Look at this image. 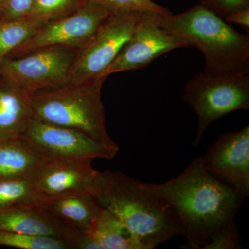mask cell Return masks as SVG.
Masks as SVG:
<instances>
[{"instance_id": "25", "label": "cell", "mask_w": 249, "mask_h": 249, "mask_svg": "<svg viewBox=\"0 0 249 249\" xmlns=\"http://www.w3.org/2000/svg\"><path fill=\"white\" fill-rule=\"evenodd\" d=\"M34 0H4L0 7V21H9L26 17L30 12Z\"/></svg>"}, {"instance_id": "4", "label": "cell", "mask_w": 249, "mask_h": 249, "mask_svg": "<svg viewBox=\"0 0 249 249\" xmlns=\"http://www.w3.org/2000/svg\"><path fill=\"white\" fill-rule=\"evenodd\" d=\"M107 77L41 90L31 94L34 118L78 129L110 148L119 149L106 127L101 89Z\"/></svg>"}, {"instance_id": "16", "label": "cell", "mask_w": 249, "mask_h": 249, "mask_svg": "<svg viewBox=\"0 0 249 249\" xmlns=\"http://www.w3.org/2000/svg\"><path fill=\"white\" fill-rule=\"evenodd\" d=\"M40 204L67 227L83 232L89 231L102 209L95 196L88 193L62 195Z\"/></svg>"}, {"instance_id": "3", "label": "cell", "mask_w": 249, "mask_h": 249, "mask_svg": "<svg viewBox=\"0 0 249 249\" xmlns=\"http://www.w3.org/2000/svg\"><path fill=\"white\" fill-rule=\"evenodd\" d=\"M157 24L181 36L202 52L204 71L211 76H234L249 73V36L202 5L181 13L155 14Z\"/></svg>"}, {"instance_id": "20", "label": "cell", "mask_w": 249, "mask_h": 249, "mask_svg": "<svg viewBox=\"0 0 249 249\" xmlns=\"http://www.w3.org/2000/svg\"><path fill=\"white\" fill-rule=\"evenodd\" d=\"M85 2L86 0H34L27 16L45 25L74 14Z\"/></svg>"}, {"instance_id": "18", "label": "cell", "mask_w": 249, "mask_h": 249, "mask_svg": "<svg viewBox=\"0 0 249 249\" xmlns=\"http://www.w3.org/2000/svg\"><path fill=\"white\" fill-rule=\"evenodd\" d=\"M41 202L36 178H0V210Z\"/></svg>"}, {"instance_id": "14", "label": "cell", "mask_w": 249, "mask_h": 249, "mask_svg": "<svg viewBox=\"0 0 249 249\" xmlns=\"http://www.w3.org/2000/svg\"><path fill=\"white\" fill-rule=\"evenodd\" d=\"M31 94L0 72V139L20 137L34 119Z\"/></svg>"}, {"instance_id": "1", "label": "cell", "mask_w": 249, "mask_h": 249, "mask_svg": "<svg viewBox=\"0 0 249 249\" xmlns=\"http://www.w3.org/2000/svg\"><path fill=\"white\" fill-rule=\"evenodd\" d=\"M147 184L175 211L181 236L187 240L185 249H202L214 234L233 222L245 199L208 171L202 156L169 181Z\"/></svg>"}, {"instance_id": "11", "label": "cell", "mask_w": 249, "mask_h": 249, "mask_svg": "<svg viewBox=\"0 0 249 249\" xmlns=\"http://www.w3.org/2000/svg\"><path fill=\"white\" fill-rule=\"evenodd\" d=\"M210 173L242 196H249V125L221 134L202 156Z\"/></svg>"}, {"instance_id": "9", "label": "cell", "mask_w": 249, "mask_h": 249, "mask_svg": "<svg viewBox=\"0 0 249 249\" xmlns=\"http://www.w3.org/2000/svg\"><path fill=\"white\" fill-rule=\"evenodd\" d=\"M156 14L142 13L135 31L106 70V76L144 68L170 51L191 47L186 39L159 25Z\"/></svg>"}, {"instance_id": "26", "label": "cell", "mask_w": 249, "mask_h": 249, "mask_svg": "<svg viewBox=\"0 0 249 249\" xmlns=\"http://www.w3.org/2000/svg\"><path fill=\"white\" fill-rule=\"evenodd\" d=\"M224 21L228 23L237 24L245 29V31H249V8L241 10L235 13L229 15L224 18Z\"/></svg>"}, {"instance_id": "8", "label": "cell", "mask_w": 249, "mask_h": 249, "mask_svg": "<svg viewBox=\"0 0 249 249\" xmlns=\"http://www.w3.org/2000/svg\"><path fill=\"white\" fill-rule=\"evenodd\" d=\"M51 160H112L119 149L110 148L78 129L34 119L22 135Z\"/></svg>"}, {"instance_id": "13", "label": "cell", "mask_w": 249, "mask_h": 249, "mask_svg": "<svg viewBox=\"0 0 249 249\" xmlns=\"http://www.w3.org/2000/svg\"><path fill=\"white\" fill-rule=\"evenodd\" d=\"M91 159L51 160L36 178L42 201L71 194H96L101 172L92 167Z\"/></svg>"}, {"instance_id": "19", "label": "cell", "mask_w": 249, "mask_h": 249, "mask_svg": "<svg viewBox=\"0 0 249 249\" xmlns=\"http://www.w3.org/2000/svg\"><path fill=\"white\" fill-rule=\"evenodd\" d=\"M43 26L28 16L0 21V61L25 43Z\"/></svg>"}, {"instance_id": "6", "label": "cell", "mask_w": 249, "mask_h": 249, "mask_svg": "<svg viewBox=\"0 0 249 249\" xmlns=\"http://www.w3.org/2000/svg\"><path fill=\"white\" fill-rule=\"evenodd\" d=\"M145 11L111 12L77 52L68 83L107 76L106 71L129 40Z\"/></svg>"}, {"instance_id": "22", "label": "cell", "mask_w": 249, "mask_h": 249, "mask_svg": "<svg viewBox=\"0 0 249 249\" xmlns=\"http://www.w3.org/2000/svg\"><path fill=\"white\" fill-rule=\"evenodd\" d=\"M109 11H150L162 15L172 14L169 9L156 4L152 0H88Z\"/></svg>"}, {"instance_id": "7", "label": "cell", "mask_w": 249, "mask_h": 249, "mask_svg": "<svg viewBox=\"0 0 249 249\" xmlns=\"http://www.w3.org/2000/svg\"><path fill=\"white\" fill-rule=\"evenodd\" d=\"M78 49L67 46L44 47L0 61V72L32 94L68 83L69 73Z\"/></svg>"}, {"instance_id": "24", "label": "cell", "mask_w": 249, "mask_h": 249, "mask_svg": "<svg viewBox=\"0 0 249 249\" xmlns=\"http://www.w3.org/2000/svg\"><path fill=\"white\" fill-rule=\"evenodd\" d=\"M199 4L224 19L232 13L249 9V0H200Z\"/></svg>"}, {"instance_id": "21", "label": "cell", "mask_w": 249, "mask_h": 249, "mask_svg": "<svg viewBox=\"0 0 249 249\" xmlns=\"http://www.w3.org/2000/svg\"><path fill=\"white\" fill-rule=\"evenodd\" d=\"M0 246L20 249H70L71 246L62 239L0 231Z\"/></svg>"}, {"instance_id": "5", "label": "cell", "mask_w": 249, "mask_h": 249, "mask_svg": "<svg viewBox=\"0 0 249 249\" xmlns=\"http://www.w3.org/2000/svg\"><path fill=\"white\" fill-rule=\"evenodd\" d=\"M183 99L198 117L192 144L197 147L212 123L232 111L249 109V73L234 76L197 73L187 83Z\"/></svg>"}, {"instance_id": "17", "label": "cell", "mask_w": 249, "mask_h": 249, "mask_svg": "<svg viewBox=\"0 0 249 249\" xmlns=\"http://www.w3.org/2000/svg\"><path fill=\"white\" fill-rule=\"evenodd\" d=\"M88 233L101 249H147L119 218L103 208Z\"/></svg>"}, {"instance_id": "2", "label": "cell", "mask_w": 249, "mask_h": 249, "mask_svg": "<svg viewBox=\"0 0 249 249\" xmlns=\"http://www.w3.org/2000/svg\"><path fill=\"white\" fill-rule=\"evenodd\" d=\"M94 196L101 208L119 218L147 249L181 236L175 211L146 183L121 172L105 170Z\"/></svg>"}, {"instance_id": "23", "label": "cell", "mask_w": 249, "mask_h": 249, "mask_svg": "<svg viewBox=\"0 0 249 249\" xmlns=\"http://www.w3.org/2000/svg\"><path fill=\"white\" fill-rule=\"evenodd\" d=\"M238 240V232L235 222H231L214 234L201 249H242Z\"/></svg>"}, {"instance_id": "27", "label": "cell", "mask_w": 249, "mask_h": 249, "mask_svg": "<svg viewBox=\"0 0 249 249\" xmlns=\"http://www.w3.org/2000/svg\"><path fill=\"white\" fill-rule=\"evenodd\" d=\"M3 1H4V0H0V7H1V4H2Z\"/></svg>"}, {"instance_id": "10", "label": "cell", "mask_w": 249, "mask_h": 249, "mask_svg": "<svg viewBox=\"0 0 249 249\" xmlns=\"http://www.w3.org/2000/svg\"><path fill=\"white\" fill-rule=\"evenodd\" d=\"M110 13L103 6L86 0L79 11L45 24L6 58H18L37 49L52 46H67L79 50Z\"/></svg>"}, {"instance_id": "12", "label": "cell", "mask_w": 249, "mask_h": 249, "mask_svg": "<svg viewBox=\"0 0 249 249\" xmlns=\"http://www.w3.org/2000/svg\"><path fill=\"white\" fill-rule=\"evenodd\" d=\"M0 231L62 239L72 249H96L88 232L67 227L40 203L0 210Z\"/></svg>"}, {"instance_id": "15", "label": "cell", "mask_w": 249, "mask_h": 249, "mask_svg": "<svg viewBox=\"0 0 249 249\" xmlns=\"http://www.w3.org/2000/svg\"><path fill=\"white\" fill-rule=\"evenodd\" d=\"M50 160L22 137L0 139V178H36Z\"/></svg>"}]
</instances>
